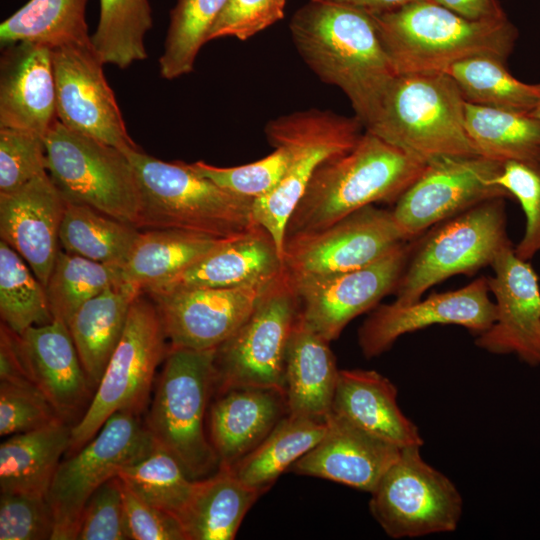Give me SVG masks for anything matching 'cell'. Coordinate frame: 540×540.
I'll use <instances>...</instances> for the list:
<instances>
[{"label":"cell","mask_w":540,"mask_h":540,"mask_svg":"<svg viewBox=\"0 0 540 540\" xmlns=\"http://www.w3.org/2000/svg\"><path fill=\"white\" fill-rule=\"evenodd\" d=\"M214 355L215 349L169 346L145 424L154 442L194 480L219 469L205 432L206 412L214 395Z\"/></svg>","instance_id":"6"},{"label":"cell","mask_w":540,"mask_h":540,"mask_svg":"<svg viewBox=\"0 0 540 540\" xmlns=\"http://www.w3.org/2000/svg\"><path fill=\"white\" fill-rule=\"evenodd\" d=\"M214 395L207 414L208 436L219 467H232L288 415L281 388L239 386Z\"/></svg>","instance_id":"24"},{"label":"cell","mask_w":540,"mask_h":540,"mask_svg":"<svg viewBox=\"0 0 540 540\" xmlns=\"http://www.w3.org/2000/svg\"><path fill=\"white\" fill-rule=\"evenodd\" d=\"M327 426V419L286 415L260 445L230 468L243 483L265 493L322 439Z\"/></svg>","instance_id":"34"},{"label":"cell","mask_w":540,"mask_h":540,"mask_svg":"<svg viewBox=\"0 0 540 540\" xmlns=\"http://www.w3.org/2000/svg\"><path fill=\"white\" fill-rule=\"evenodd\" d=\"M322 439L289 470L371 493L400 455V447L332 413Z\"/></svg>","instance_id":"22"},{"label":"cell","mask_w":540,"mask_h":540,"mask_svg":"<svg viewBox=\"0 0 540 540\" xmlns=\"http://www.w3.org/2000/svg\"><path fill=\"white\" fill-rule=\"evenodd\" d=\"M288 161V151L278 147L266 157L241 166L217 167L203 161L189 166L225 190L255 200L267 195L278 185Z\"/></svg>","instance_id":"43"},{"label":"cell","mask_w":540,"mask_h":540,"mask_svg":"<svg viewBox=\"0 0 540 540\" xmlns=\"http://www.w3.org/2000/svg\"><path fill=\"white\" fill-rule=\"evenodd\" d=\"M141 293L122 283L84 303L67 324L93 393L125 329L130 307Z\"/></svg>","instance_id":"29"},{"label":"cell","mask_w":540,"mask_h":540,"mask_svg":"<svg viewBox=\"0 0 540 540\" xmlns=\"http://www.w3.org/2000/svg\"><path fill=\"white\" fill-rule=\"evenodd\" d=\"M364 126L357 116L330 110L309 109L269 121L268 142L288 151L287 169L278 185L253 202L255 221L275 242L282 258L286 227L297 203L317 168L327 160L349 152L360 139Z\"/></svg>","instance_id":"7"},{"label":"cell","mask_w":540,"mask_h":540,"mask_svg":"<svg viewBox=\"0 0 540 540\" xmlns=\"http://www.w3.org/2000/svg\"><path fill=\"white\" fill-rule=\"evenodd\" d=\"M155 445L138 415L119 411L82 448L60 462L47 495L54 514L52 540H76L92 493L148 455Z\"/></svg>","instance_id":"12"},{"label":"cell","mask_w":540,"mask_h":540,"mask_svg":"<svg viewBox=\"0 0 540 540\" xmlns=\"http://www.w3.org/2000/svg\"><path fill=\"white\" fill-rule=\"evenodd\" d=\"M487 277L495 296L496 318L477 335L475 344L494 354H515L530 365H540V288L538 277L527 261L519 259L508 245L491 264Z\"/></svg>","instance_id":"20"},{"label":"cell","mask_w":540,"mask_h":540,"mask_svg":"<svg viewBox=\"0 0 540 540\" xmlns=\"http://www.w3.org/2000/svg\"><path fill=\"white\" fill-rule=\"evenodd\" d=\"M470 21H496L507 18L498 0H431Z\"/></svg>","instance_id":"52"},{"label":"cell","mask_w":540,"mask_h":540,"mask_svg":"<svg viewBox=\"0 0 540 540\" xmlns=\"http://www.w3.org/2000/svg\"><path fill=\"white\" fill-rule=\"evenodd\" d=\"M409 240L392 211L373 204L322 230L286 238L282 263L293 279L326 277L371 264Z\"/></svg>","instance_id":"14"},{"label":"cell","mask_w":540,"mask_h":540,"mask_svg":"<svg viewBox=\"0 0 540 540\" xmlns=\"http://www.w3.org/2000/svg\"><path fill=\"white\" fill-rule=\"evenodd\" d=\"M495 183L516 198L525 213V232L514 252L528 262L540 252V159L503 162Z\"/></svg>","instance_id":"44"},{"label":"cell","mask_w":540,"mask_h":540,"mask_svg":"<svg viewBox=\"0 0 540 540\" xmlns=\"http://www.w3.org/2000/svg\"><path fill=\"white\" fill-rule=\"evenodd\" d=\"M122 267L59 250L46 285L53 319L68 324L88 300L122 284Z\"/></svg>","instance_id":"39"},{"label":"cell","mask_w":540,"mask_h":540,"mask_svg":"<svg viewBox=\"0 0 540 540\" xmlns=\"http://www.w3.org/2000/svg\"><path fill=\"white\" fill-rule=\"evenodd\" d=\"M502 162L481 156H440L395 201L394 219L411 240L485 200L510 197L495 183Z\"/></svg>","instance_id":"15"},{"label":"cell","mask_w":540,"mask_h":540,"mask_svg":"<svg viewBox=\"0 0 540 540\" xmlns=\"http://www.w3.org/2000/svg\"><path fill=\"white\" fill-rule=\"evenodd\" d=\"M72 425L65 421L10 435L0 445L1 493L47 496L62 455L70 446Z\"/></svg>","instance_id":"30"},{"label":"cell","mask_w":540,"mask_h":540,"mask_svg":"<svg viewBox=\"0 0 540 540\" xmlns=\"http://www.w3.org/2000/svg\"><path fill=\"white\" fill-rule=\"evenodd\" d=\"M464 104L446 73L397 74L364 128L425 161L479 155L465 131Z\"/></svg>","instance_id":"5"},{"label":"cell","mask_w":540,"mask_h":540,"mask_svg":"<svg viewBox=\"0 0 540 540\" xmlns=\"http://www.w3.org/2000/svg\"><path fill=\"white\" fill-rule=\"evenodd\" d=\"M228 0H178L159 58L160 74L175 79L193 70L207 35Z\"/></svg>","instance_id":"42"},{"label":"cell","mask_w":540,"mask_h":540,"mask_svg":"<svg viewBox=\"0 0 540 540\" xmlns=\"http://www.w3.org/2000/svg\"><path fill=\"white\" fill-rule=\"evenodd\" d=\"M264 494L243 483L230 467L197 481L179 518L187 540H232L243 518Z\"/></svg>","instance_id":"31"},{"label":"cell","mask_w":540,"mask_h":540,"mask_svg":"<svg viewBox=\"0 0 540 540\" xmlns=\"http://www.w3.org/2000/svg\"><path fill=\"white\" fill-rule=\"evenodd\" d=\"M504 199L485 200L438 223L414 245L394 302H416L430 287L453 275H472L491 265L500 251L511 245Z\"/></svg>","instance_id":"10"},{"label":"cell","mask_w":540,"mask_h":540,"mask_svg":"<svg viewBox=\"0 0 540 540\" xmlns=\"http://www.w3.org/2000/svg\"><path fill=\"white\" fill-rule=\"evenodd\" d=\"M349 6L369 15L391 12L421 0H316Z\"/></svg>","instance_id":"53"},{"label":"cell","mask_w":540,"mask_h":540,"mask_svg":"<svg viewBox=\"0 0 540 540\" xmlns=\"http://www.w3.org/2000/svg\"><path fill=\"white\" fill-rule=\"evenodd\" d=\"M53 533L54 514L47 496L1 493V540H47Z\"/></svg>","instance_id":"47"},{"label":"cell","mask_w":540,"mask_h":540,"mask_svg":"<svg viewBox=\"0 0 540 540\" xmlns=\"http://www.w3.org/2000/svg\"><path fill=\"white\" fill-rule=\"evenodd\" d=\"M329 343L305 323L300 311L285 360L288 415L312 419L330 415L340 370Z\"/></svg>","instance_id":"28"},{"label":"cell","mask_w":540,"mask_h":540,"mask_svg":"<svg viewBox=\"0 0 540 540\" xmlns=\"http://www.w3.org/2000/svg\"><path fill=\"white\" fill-rule=\"evenodd\" d=\"M1 322L22 335L32 326L52 322L46 287L23 258L0 240Z\"/></svg>","instance_id":"41"},{"label":"cell","mask_w":540,"mask_h":540,"mask_svg":"<svg viewBox=\"0 0 540 540\" xmlns=\"http://www.w3.org/2000/svg\"><path fill=\"white\" fill-rule=\"evenodd\" d=\"M413 248L403 242L371 264L331 276H289L305 323L329 342L338 338L350 321L395 291Z\"/></svg>","instance_id":"16"},{"label":"cell","mask_w":540,"mask_h":540,"mask_svg":"<svg viewBox=\"0 0 540 540\" xmlns=\"http://www.w3.org/2000/svg\"><path fill=\"white\" fill-rule=\"evenodd\" d=\"M45 147L48 174L67 202L138 226L139 185L123 151L75 132L58 119L45 135Z\"/></svg>","instance_id":"9"},{"label":"cell","mask_w":540,"mask_h":540,"mask_svg":"<svg viewBox=\"0 0 540 540\" xmlns=\"http://www.w3.org/2000/svg\"><path fill=\"white\" fill-rule=\"evenodd\" d=\"M225 240L176 229H145L122 267V281L145 293L172 279Z\"/></svg>","instance_id":"32"},{"label":"cell","mask_w":540,"mask_h":540,"mask_svg":"<svg viewBox=\"0 0 540 540\" xmlns=\"http://www.w3.org/2000/svg\"><path fill=\"white\" fill-rule=\"evenodd\" d=\"M122 490L129 539L187 540L176 516L143 501L123 482Z\"/></svg>","instance_id":"50"},{"label":"cell","mask_w":540,"mask_h":540,"mask_svg":"<svg viewBox=\"0 0 540 540\" xmlns=\"http://www.w3.org/2000/svg\"><path fill=\"white\" fill-rule=\"evenodd\" d=\"M47 171L45 137L0 128V193L11 192Z\"/></svg>","instance_id":"45"},{"label":"cell","mask_w":540,"mask_h":540,"mask_svg":"<svg viewBox=\"0 0 540 540\" xmlns=\"http://www.w3.org/2000/svg\"><path fill=\"white\" fill-rule=\"evenodd\" d=\"M285 5L286 0H228L211 27L207 42L222 37L247 40L280 21Z\"/></svg>","instance_id":"49"},{"label":"cell","mask_w":540,"mask_h":540,"mask_svg":"<svg viewBox=\"0 0 540 540\" xmlns=\"http://www.w3.org/2000/svg\"><path fill=\"white\" fill-rule=\"evenodd\" d=\"M152 27L148 0H100L93 48L103 64L121 69L147 58L144 37Z\"/></svg>","instance_id":"38"},{"label":"cell","mask_w":540,"mask_h":540,"mask_svg":"<svg viewBox=\"0 0 540 540\" xmlns=\"http://www.w3.org/2000/svg\"><path fill=\"white\" fill-rule=\"evenodd\" d=\"M0 381L20 385L34 384L28 372L20 335L3 322L0 327Z\"/></svg>","instance_id":"51"},{"label":"cell","mask_w":540,"mask_h":540,"mask_svg":"<svg viewBox=\"0 0 540 540\" xmlns=\"http://www.w3.org/2000/svg\"><path fill=\"white\" fill-rule=\"evenodd\" d=\"M61 420L36 385L0 381L1 436L28 432Z\"/></svg>","instance_id":"46"},{"label":"cell","mask_w":540,"mask_h":540,"mask_svg":"<svg viewBox=\"0 0 540 540\" xmlns=\"http://www.w3.org/2000/svg\"><path fill=\"white\" fill-rule=\"evenodd\" d=\"M124 153L139 185L140 230L176 229L233 239L261 228L253 216L254 199L225 190L187 163L165 162L140 148Z\"/></svg>","instance_id":"3"},{"label":"cell","mask_w":540,"mask_h":540,"mask_svg":"<svg viewBox=\"0 0 540 540\" xmlns=\"http://www.w3.org/2000/svg\"><path fill=\"white\" fill-rule=\"evenodd\" d=\"M283 269L274 240L262 227L228 239L181 273L143 294L187 288H232L269 280Z\"/></svg>","instance_id":"26"},{"label":"cell","mask_w":540,"mask_h":540,"mask_svg":"<svg viewBox=\"0 0 540 540\" xmlns=\"http://www.w3.org/2000/svg\"><path fill=\"white\" fill-rule=\"evenodd\" d=\"M140 294L133 301L122 337L82 417L72 426L68 456L82 448L116 412L140 415L155 372L169 345L159 312Z\"/></svg>","instance_id":"8"},{"label":"cell","mask_w":540,"mask_h":540,"mask_svg":"<svg viewBox=\"0 0 540 540\" xmlns=\"http://www.w3.org/2000/svg\"><path fill=\"white\" fill-rule=\"evenodd\" d=\"M274 278L240 287L187 288L146 294L159 312L170 347L211 350L246 321Z\"/></svg>","instance_id":"18"},{"label":"cell","mask_w":540,"mask_h":540,"mask_svg":"<svg viewBox=\"0 0 540 540\" xmlns=\"http://www.w3.org/2000/svg\"><path fill=\"white\" fill-rule=\"evenodd\" d=\"M371 17L397 74L444 73L474 55L507 60L518 38L508 18L470 21L431 0Z\"/></svg>","instance_id":"4"},{"label":"cell","mask_w":540,"mask_h":540,"mask_svg":"<svg viewBox=\"0 0 540 540\" xmlns=\"http://www.w3.org/2000/svg\"><path fill=\"white\" fill-rule=\"evenodd\" d=\"M309 68L341 89L363 126L397 75L371 15L341 4L310 0L289 24Z\"/></svg>","instance_id":"1"},{"label":"cell","mask_w":540,"mask_h":540,"mask_svg":"<svg viewBox=\"0 0 540 540\" xmlns=\"http://www.w3.org/2000/svg\"><path fill=\"white\" fill-rule=\"evenodd\" d=\"M134 225L89 206L67 202L59 243L62 250L93 261L123 266L140 235Z\"/></svg>","instance_id":"36"},{"label":"cell","mask_w":540,"mask_h":540,"mask_svg":"<svg viewBox=\"0 0 540 540\" xmlns=\"http://www.w3.org/2000/svg\"><path fill=\"white\" fill-rule=\"evenodd\" d=\"M118 476L140 499L178 519L198 481L191 479L179 461L157 444L144 458L121 469Z\"/></svg>","instance_id":"40"},{"label":"cell","mask_w":540,"mask_h":540,"mask_svg":"<svg viewBox=\"0 0 540 540\" xmlns=\"http://www.w3.org/2000/svg\"><path fill=\"white\" fill-rule=\"evenodd\" d=\"M51 51L57 119L67 128L123 152L139 149L128 134L93 45Z\"/></svg>","instance_id":"17"},{"label":"cell","mask_w":540,"mask_h":540,"mask_svg":"<svg viewBox=\"0 0 540 540\" xmlns=\"http://www.w3.org/2000/svg\"><path fill=\"white\" fill-rule=\"evenodd\" d=\"M67 201L48 172L0 193V237L46 287L60 250L59 232Z\"/></svg>","instance_id":"21"},{"label":"cell","mask_w":540,"mask_h":540,"mask_svg":"<svg viewBox=\"0 0 540 540\" xmlns=\"http://www.w3.org/2000/svg\"><path fill=\"white\" fill-rule=\"evenodd\" d=\"M540 84V83H539ZM531 113L540 119V96H539V99L537 101V104L536 106L534 107V109L531 111Z\"/></svg>","instance_id":"54"},{"label":"cell","mask_w":540,"mask_h":540,"mask_svg":"<svg viewBox=\"0 0 540 540\" xmlns=\"http://www.w3.org/2000/svg\"><path fill=\"white\" fill-rule=\"evenodd\" d=\"M427 161L365 130L347 153L322 163L286 227V238L322 230L378 202L396 201Z\"/></svg>","instance_id":"2"},{"label":"cell","mask_w":540,"mask_h":540,"mask_svg":"<svg viewBox=\"0 0 540 540\" xmlns=\"http://www.w3.org/2000/svg\"><path fill=\"white\" fill-rule=\"evenodd\" d=\"M464 127L481 156L502 163L540 159V119L531 112L465 102Z\"/></svg>","instance_id":"33"},{"label":"cell","mask_w":540,"mask_h":540,"mask_svg":"<svg viewBox=\"0 0 540 540\" xmlns=\"http://www.w3.org/2000/svg\"><path fill=\"white\" fill-rule=\"evenodd\" d=\"M331 413L400 448L423 445L397 403V388L377 371L340 370Z\"/></svg>","instance_id":"27"},{"label":"cell","mask_w":540,"mask_h":540,"mask_svg":"<svg viewBox=\"0 0 540 540\" xmlns=\"http://www.w3.org/2000/svg\"><path fill=\"white\" fill-rule=\"evenodd\" d=\"M300 311L299 297L283 267L246 321L215 349L214 394L239 386L284 390L287 346Z\"/></svg>","instance_id":"11"},{"label":"cell","mask_w":540,"mask_h":540,"mask_svg":"<svg viewBox=\"0 0 540 540\" xmlns=\"http://www.w3.org/2000/svg\"><path fill=\"white\" fill-rule=\"evenodd\" d=\"M88 0H30L0 25L1 47L28 42L55 49L91 46Z\"/></svg>","instance_id":"35"},{"label":"cell","mask_w":540,"mask_h":540,"mask_svg":"<svg viewBox=\"0 0 540 540\" xmlns=\"http://www.w3.org/2000/svg\"><path fill=\"white\" fill-rule=\"evenodd\" d=\"M20 342L32 382L70 424L92 399L93 391L67 324L54 319L32 326L20 335Z\"/></svg>","instance_id":"25"},{"label":"cell","mask_w":540,"mask_h":540,"mask_svg":"<svg viewBox=\"0 0 540 540\" xmlns=\"http://www.w3.org/2000/svg\"><path fill=\"white\" fill-rule=\"evenodd\" d=\"M420 448H402L370 493L371 514L394 539L453 532L462 516L459 490L422 458Z\"/></svg>","instance_id":"13"},{"label":"cell","mask_w":540,"mask_h":540,"mask_svg":"<svg viewBox=\"0 0 540 540\" xmlns=\"http://www.w3.org/2000/svg\"><path fill=\"white\" fill-rule=\"evenodd\" d=\"M505 63L495 55H474L453 63L444 73L456 83L465 102L531 112L540 96V84L516 79Z\"/></svg>","instance_id":"37"},{"label":"cell","mask_w":540,"mask_h":540,"mask_svg":"<svg viewBox=\"0 0 540 540\" xmlns=\"http://www.w3.org/2000/svg\"><path fill=\"white\" fill-rule=\"evenodd\" d=\"M122 482L115 476L87 500L76 540H128Z\"/></svg>","instance_id":"48"},{"label":"cell","mask_w":540,"mask_h":540,"mask_svg":"<svg viewBox=\"0 0 540 540\" xmlns=\"http://www.w3.org/2000/svg\"><path fill=\"white\" fill-rule=\"evenodd\" d=\"M56 120L51 49L28 42L4 47L0 61V128L45 137Z\"/></svg>","instance_id":"23"},{"label":"cell","mask_w":540,"mask_h":540,"mask_svg":"<svg viewBox=\"0 0 540 540\" xmlns=\"http://www.w3.org/2000/svg\"><path fill=\"white\" fill-rule=\"evenodd\" d=\"M489 292L487 278L480 277L458 290L432 294L410 304H382L358 330L361 351L366 358L376 357L402 335L435 324L459 325L479 335L496 318Z\"/></svg>","instance_id":"19"}]
</instances>
